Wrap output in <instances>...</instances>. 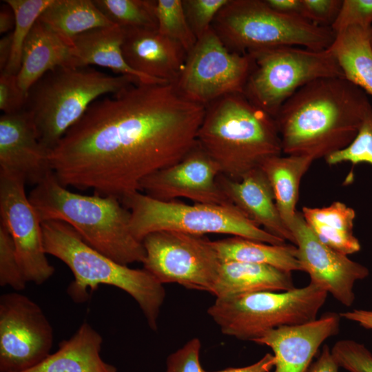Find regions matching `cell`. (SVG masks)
I'll return each instance as SVG.
<instances>
[{
	"mask_svg": "<svg viewBox=\"0 0 372 372\" xmlns=\"http://www.w3.org/2000/svg\"><path fill=\"white\" fill-rule=\"evenodd\" d=\"M205 107L171 83L133 84L89 106L52 150V172L65 187L102 196L141 192L195 145Z\"/></svg>",
	"mask_w": 372,
	"mask_h": 372,
	"instance_id": "6da1fadb",
	"label": "cell"
},
{
	"mask_svg": "<svg viewBox=\"0 0 372 372\" xmlns=\"http://www.w3.org/2000/svg\"><path fill=\"white\" fill-rule=\"evenodd\" d=\"M371 109L367 94L345 78L316 79L293 94L274 117L282 153L315 161L342 150Z\"/></svg>",
	"mask_w": 372,
	"mask_h": 372,
	"instance_id": "7a4b0ae2",
	"label": "cell"
},
{
	"mask_svg": "<svg viewBox=\"0 0 372 372\" xmlns=\"http://www.w3.org/2000/svg\"><path fill=\"white\" fill-rule=\"evenodd\" d=\"M28 198L41 222L68 224L87 245L121 264L144 261L143 242L131 231V213L118 198L72 192L53 172L34 187Z\"/></svg>",
	"mask_w": 372,
	"mask_h": 372,
	"instance_id": "3957f363",
	"label": "cell"
},
{
	"mask_svg": "<svg viewBox=\"0 0 372 372\" xmlns=\"http://www.w3.org/2000/svg\"><path fill=\"white\" fill-rule=\"evenodd\" d=\"M196 141L220 174L235 180L282 153L275 118L239 93L206 106Z\"/></svg>",
	"mask_w": 372,
	"mask_h": 372,
	"instance_id": "277c9868",
	"label": "cell"
},
{
	"mask_svg": "<svg viewBox=\"0 0 372 372\" xmlns=\"http://www.w3.org/2000/svg\"><path fill=\"white\" fill-rule=\"evenodd\" d=\"M47 255L64 262L74 280L67 289L76 303L87 300L100 285L115 287L129 294L138 304L148 326L158 329V319L165 298L163 285L149 271L121 264L87 245L68 224L59 220L41 222Z\"/></svg>",
	"mask_w": 372,
	"mask_h": 372,
	"instance_id": "5b68a950",
	"label": "cell"
},
{
	"mask_svg": "<svg viewBox=\"0 0 372 372\" xmlns=\"http://www.w3.org/2000/svg\"><path fill=\"white\" fill-rule=\"evenodd\" d=\"M138 83L129 75H110L89 67L59 66L30 88L25 110L32 118L40 142L52 151L93 102Z\"/></svg>",
	"mask_w": 372,
	"mask_h": 372,
	"instance_id": "8992f818",
	"label": "cell"
},
{
	"mask_svg": "<svg viewBox=\"0 0 372 372\" xmlns=\"http://www.w3.org/2000/svg\"><path fill=\"white\" fill-rule=\"evenodd\" d=\"M211 28L229 50L241 54L279 46L324 50L335 38L331 28L279 13L265 0H229Z\"/></svg>",
	"mask_w": 372,
	"mask_h": 372,
	"instance_id": "52a82bcc",
	"label": "cell"
},
{
	"mask_svg": "<svg viewBox=\"0 0 372 372\" xmlns=\"http://www.w3.org/2000/svg\"><path fill=\"white\" fill-rule=\"evenodd\" d=\"M121 200L131 213L132 234L141 242L151 233L174 231L199 236L227 234L272 245L286 243L258 226L233 204L162 201L141 192L127 194Z\"/></svg>",
	"mask_w": 372,
	"mask_h": 372,
	"instance_id": "ba28073f",
	"label": "cell"
},
{
	"mask_svg": "<svg viewBox=\"0 0 372 372\" xmlns=\"http://www.w3.org/2000/svg\"><path fill=\"white\" fill-rule=\"evenodd\" d=\"M327 294L309 282L286 291H262L216 298L207 313L223 334L253 342L268 330L316 320Z\"/></svg>",
	"mask_w": 372,
	"mask_h": 372,
	"instance_id": "9c48e42d",
	"label": "cell"
},
{
	"mask_svg": "<svg viewBox=\"0 0 372 372\" xmlns=\"http://www.w3.org/2000/svg\"><path fill=\"white\" fill-rule=\"evenodd\" d=\"M248 54L252 68L242 94L273 118L282 105L307 83L324 77L344 78L329 49L279 46Z\"/></svg>",
	"mask_w": 372,
	"mask_h": 372,
	"instance_id": "30bf717a",
	"label": "cell"
},
{
	"mask_svg": "<svg viewBox=\"0 0 372 372\" xmlns=\"http://www.w3.org/2000/svg\"><path fill=\"white\" fill-rule=\"evenodd\" d=\"M143 268L161 284L177 283L211 293L221 260L212 241L203 236L174 231L147 235Z\"/></svg>",
	"mask_w": 372,
	"mask_h": 372,
	"instance_id": "8fae6325",
	"label": "cell"
},
{
	"mask_svg": "<svg viewBox=\"0 0 372 372\" xmlns=\"http://www.w3.org/2000/svg\"><path fill=\"white\" fill-rule=\"evenodd\" d=\"M252 68L248 53L229 50L211 27L187 53L172 84L185 99L207 106L231 94H242Z\"/></svg>",
	"mask_w": 372,
	"mask_h": 372,
	"instance_id": "7c38bea8",
	"label": "cell"
},
{
	"mask_svg": "<svg viewBox=\"0 0 372 372\" xmlns=\"http://www.w3.org/2000/svg\"><path fill=\"white\" fill-rule=\"evenodd\" d=\"M53 328L40 306L14 291L0 297V372L30 369L50 353Z\"/></svg>",
	"mask_w": 372,
	"mask_h": 372,
	"instance_id": "4fadbf2b",
	"label": "cell"
},
{
	"mask_svg": "<svg viewBox=\"0 0 372 372\" xmlns=\"http://www.w3.org/2000/svg\"><path fill=\"white\" fill-rule=\"evenodd\" d=\"M25 185L21 177L0 169V225L10 234L26 281L41 285L55 269L47 258L41 222Z\"/></svg>",
	"mask_w": 372,
	"mask_h": 372,
	"instance_id": "5bb4252c",
	"label": "cell"
},
{
	"mask_svg": "<svg viewBox=\"0 0 372 372\" xmlns=\"http://www.w3.org/2000/svg\"><path fill=\"white\" fill-rule=\"evenodd\" d=\"M297 247L301 271L307 273L310 282L326 291L344 306L355 300V283L369 276V271L321 242L298 211L291 227Z\"/></svg>",
	"mask_w": 372,
	"mask_h": 372,
	"instance_id": "9a60e30c",
	"label": "cell"
},
{
	"mask_svg": "<svg viewBox=\"0 0 372 372\" xmlns=\"http://www.w3.org/2000/svg\"><path fill=\"white\" fill-rule=\"evenodd\" d=\"M216 163L196 141L178 163L148 176L141 183V192L162 201L185 198L194 203L231 204L221 190Z\"/></svg>",
	"mask_w": 372,
	"mask_h": 372,
	"instance_id": "2e32d148",
	"label": "cell"
},
{
	"mask_svg": "<svg viewBox=\"0 0 372 372\" xmlns=\"http://www.w3.org/2000/svg\"><path fill=\"white\" fill-rule=\"evenodd\" d=\"M50 150L40 142L26 110L0 117V169L37 185L52 172Z\"/></svg>",
	"mask_w": 372,
	"mask_h": 372,
	"instance_id": "e0dca14e",
	"label": "cell"
},
{
	"mask_svg": "<svg viewBox=\"0 0 372 372\" xmlns=\"http://www.w3.org/2000/svg\"><path fill=\"white\" fill-rule=\"evenodd\" d=\"M340 319L328 312L310 322L268 330L253 342L271 349L275 372H308L320 346L338 333Z\"/></svg>",
	"mask_w": 372,
	"mask_h": 372,
	"instance_id": "ac0fdd59",
	"label": "cell"
},
{
	"mask_svg": "<svg viewBox=\"0 0 372 372\" xmlns=\"http://www.w3.org/2000/svg\"><path fill=\"white\" fill-rule=\"evenodd\" d=\"M218 183L228 200L251 221L268 233L295 245L293 233L280 215L271 184L260 167L250 171L239 180L220 174Z\"/></svg>",
	"mask_w": 372,
	"mask_h": 372,
	"instance_id": "d6986e66",
	"label": "cell"
},
{
	"mask_svg": "<svg viewBox=\"0 0 372 372\" xmlns=\"http://www.w3.org/2000/svg\"><path fill=\"white\" fill-rule=\"evenodd\" d=\"M122 52L126 63L138 73L173 83L185 64L187 52L178 42L157 30L123 28Z\"/></svg>",
	"mask_w": 372,
	"mask_h": 372,
	"instance_id": "ffe728a7",
	"label": "cell"
},
{
	"mask_svg": "<svg viewBox=\"0 0 372 372\" xmlns=\"http://www.w3.org/2000/svg\"><path fill=\"white\" fill-rule=\"evenodd\" d=\"M123 37V28L116 25L95 28L77 35L72 40V66L96 65L118 74L133 76L141 83H167L141 74L128 65L122 52Z\"/></svg>",
	"mask_w": 372,
	"mask_h": 372,
	"instance_id": "44dd1931",
	"label": "cell"
},
{
	"mask_svg": "<svg viewBox=\"0 0 372 372\" xmlns=\"http://www.w3.org/2000/svg\"><path fill=\"white\" fill-rule=\"evenodd\" d=\"M103 338L88 322L81 324L59 349L35 366L22 372H117L101 356Z\"/></svg>",
	"mask_w": 372,
	"mask_h": 372,
	"instance_id": "7402d4cb",
	"label": "cell"
},
{
	"mask_svg": "<svg viewBox=\"0 0 372 372\" xmlns=\"http://www.w3.org/2000/svg\"><path fill=\"white\" fill-rule=\"evenodd\" d=\"M72 45L39 19L27 37L21 64L17 75L21 89L27 94L48 72L59 66H72Z\"/></svg>",
	"mask_w": 372,
	"mask_h": 372,
	"instance_id": "603a6c76",
	"label": "cell"
},
{
	"mask_svg": "<svg viewBox=\"0 0 372 372\" xmlns=\"http://www.w3.org/2000/svg\"><path fill=\"white\" fill-rule=\"evenodd\" d=\"M293 288L291 272L266 265L221 261L211 294L221 298L262 291H286Z\"/></svg>",
	"mask_w": 372,
	"mask_h": 372,
	"instance_id": "cb8c5ba5",
	"label": "cell"
},
{
	"mask_svg": "<svg viewBox=\"0 0 372 372\" xmlns=\"http://www.w3.org/2000/svg\"><path fill=\"white\" fill-rule=\"evenodd\" d=\"M372 27L351 26L335 34L329 50L346 79L372 96Z\"/></svg>",
	"mask_w": 372,
	"mask_h": 372,
	"instance_id": "d4e9b609",
	"label": "cell"
},
{
	"mask_svg": "<svg viewBox=\"0 0 372 372\" xmlns=\"http://www.w3.org/2000/svg\"><path fill=\"white\" fill-rule=\"evenodd\" d=\"M302 214L316 237L324 244L347 256L361 249L353 234L355 210L340 201L323 207H303Z\"/></svg>",
	"mask_w": 372,
	"mask_h": 372,
	"instance_id": "484cf974",
	"label": "cell"
},
{
	"mask_svg": "<svg viewBox=\"0 0 372 372\" xmlns=\"http://www.w3.org/2000/svg\"><path fill=\"white\" fill-rule=\"evenodd\" d=\"M313 161L307 156L279 155L267 158L260 166L271 184L280 215L290 230L297 213L300 183Z\"/></svg>",
	"mask_w": 372,
	"mask_h": 372,
	"instance_id": "4316f807",
	"label": "cell"
},
{
	"mask_svg": "<svg viewBox=\"0 0 372 372\" xmlns=\"http://www.w3.org/2000/svg\"><path fill=\"white\" fill-rule=\"evenodd\" d=\"M212 244L222 262L266 265L289 272L301 271L295 245H272L240 236L214 240Z\"/></svg>",
	"mask_w": 372,
	"mask_h": 372,
	"instance_id": "83f0119b",
	"label": "cell"
},
{
	"mask_svg": "<svg viewBox=\"0 0 372 372\" xmlns=\"http://www.w3.org/2000/svg\"><path fill=\"white\" fill-rule=\"evenodd\" d=\"M39 20L72 45V40L87 31L113 24L91 0H53Z\"/></svg>",
	"mask_w": 372,
	"mask_h": 372,
	"instance_id": "f1b7e54d",
	"label": "cell"
},
{
	"mask_svg": "<svg viewBox=\"0 0 372 372\" xmlns=\"http://www.w3.org/2000/svg\"><path fill=\"white\" fill-rule=\"evenodd\" d=\"M113 24L122 28L157 30L156 0H94Z\"/></svg>",
	"mask_w": 372,
	"mask_h": 372,
	"instance_id": "f546056e",
	"label": "cell"
},
{
	"mask_svg": "<svg viewBox=\"0 0 372 372\" xmlns=\"http://www.w3.org/2000/svg\"><path fill=\"white\" fill-rule=\"evenodd\" d=\"M13 10L15 24L12 30V50L10 61L1 73L17 75L24 42L41 13L53 0H6Z\"/></svg>",
	"mask_w": 372,
	"mask_h": 372,
	"instance_id": "4dcf8cb0",
	"label": "cell"
},
{
	"mask_svg": "<svg viewBox=\"0 0 372 372\" xmlns=\"http://www.w3.org/2000/svg\"><path fill=\"white\" fill-rule=\"evenodd\" d=\"M157 31L180 43L189 52L197 42L187 20L182 0H157Z\"/></svg>",
	"mask_w": 372,
	"mask_h": 372,
	"instance_id": "1f68e13d",
	"label": "cell"
},
{
	"mask_svg": "<svg viewBox=\"0 0 372 372\" xmlns=\"http://www.w3.org/2000/svg\"><path fill=\"white\" fill-rule=\"evenodd\" d=\"M324 159L329 165L343 163H349L353 165L360 163L372 165V109L366 115L351 143Z\"/></svg>",
	"mask_w": 372,
	"mask_h": 372,
	"instance_id": "d6a6232c",
	"label": "cell"
},
{
	"mask_svg": "<svg viewBox=\"0 0 372 372\" xmlns=\"http://www.w3.org/2000/svg\"><path fill=\"white\" fill-rule=\"evenodd\" d=\"M27 282L10 234L0 225V285L20 291L25 288Z\"/></svg>",
	"mask_w": 372,
	"mask_h": 372,
	"instance_id": "836d02e7",
	"label": "cell"
},
{
	"mask_svg": "<svg viewBox=\"0 0 372 372\" xmlns=\"http://www.w3.org/2000/svg\"><path fill=\"white\" fill-rule=\"evenodd\" d=\"M331 350L339 367L348 372H372V353L364 344L344 339L336 342Z\"/></svg>",
	"mask_w": 372,
	"mask_h": 372,
	"instance_id": "e575fe53",
	"label": "cell"
},
{
	"mask_svg": "<svg viewBox=\"0 0 372 372\" xmlns=\"http://www.w3.org/2000/svg\"><path fill=\"white\" fill-rule=\"evenodd\" d=\"M182 1L188 23L198 39L211 27L216 16L229 0Z\"/></svg>",
	"mask_w": 372,
	"mask_h": 372,
	"instance_id": "d590c367",
	"label": "cell"
},
{
	"mask_svg": "<svg viewBox=\"0 0 372 372\" xmlns=\"http://www.w3.org/2000/svg\"><path fill=\"white\" fill-rule=\"evenodd\" d=\"M372 27V0H342L331 28L336 34L351 26Z\"/></svg>",
	"mask_w": 372,
	"mask_h": 372,
	"instance_id": "8d00e7d4",
	"label": "cell"
},
{
	"mask_svg": "<svg viewBox=\"0 0 372 372\" xmlns=\"http://www.w3.org/2000/svg\"><path fill=\"white\" fill-rule=\"evenodd\" d=\"M201 343L198 338L187 342L169 355L165 372H205L199 360Z\"/></svg>",
	"mask_w": 372,
	"mask_h": 372,
	"instance_id": "74e56055",
	"label": "cell"
},
{
	"mask_svg": "<svg viewBox=\"0 0 372 372\" xmlns=\"http://www.w3.org/2000/svg\"><path fill=\"white\" fill-rule=\"evenodd\" d=\"M302 16L310 22L331 28L340 10L342 0H301Z\"/></svg>",
	"mask_w": 372,
	"mask_h": 372,
	"instance_id": "f35d334b",
	"label": "cell"
},
{
	"mask_svg": "<svg viewBox=\"0 0 372 372\" xmlns=\"http://www.w3.org/2000/svg\"><path fill=\"white\" fill-rule=\"evenodd\" d=\"M26 101L27 94L19 87L17 75L1 73L0 110L3 114H12L24 110Z\"/></svg>",
	"mask_w": 372,
	"mask_h": 372,
	"instance_id": "ab89813d",
	"label": "cell"
},
{
	"mask_svg": "<svg viewBox=\"0 0 372 372\" xmlns=\"http://www.w3.org/2000/svg\"><path fill=\"white\" fill-rule=\"evenodd\" d=\"M339 366L327 344L322 349L319 357L312 364L308 372H338Z\"/></svg>",
	"mask_w": 372,
	"mask_h": 372,
	"instance_id": "60d3db41",
	"label": "cell"
},
{
	"mask_svg": "<svg viewBox=\"0 0 372 372\" xmlns=\"http://www.w3.org/2000/svg\"><path fill=\"white\" fill-rule=\"evenodd\" d=\"M275 364L276 358L274 355L271 353H267L258 362L247 366L228 368L217 371H205V372H269L275 366Z\"/></svg>",
	"mask_w": 372,
	"mask_h": 372,
	"instance_id": "b9f144b4",
	"label": "cell"
},
{
	"mask_svg": "<svg viewBox=\"0 0 372 372\" xmlns=\"http://www.w3.org/2000/svg\"><path fill=\"white\" fill-rule=\"evenodd\" d=\"M265 1L271 9L279 13L302 17L301 0H265Z\"/></svg>",
	"mask_w": 372,
	"mask_h": 372,
	"instance_id": "7bdbcfd3",
	"label": "cell"
},
{
	"mask_svg": "<svg viewBox=\"0 0 372 372\" xmlns=\"http://www.w3.org/2000/svg\"><path fill=\"white\" fill-rule=\"evenodd\" d=\"M341 318L355 322L362 327L372 330V310L353 309L340 313Z\"/></svg>",
	"mask_w": 372,
	"mask_h": 372,
	"instance_id": "ee69618b",
	"label": "cell"
},
{
	"mask_svg": "<svg viewBox=\"0 0 372 372\" xmlns=\"http://www.w3.org/2000/svg\"><path fill=\"white\" fill-rule=\"evenodd\" d=\"M15 16L12 8L3 1L0 8V33L8 34L14 30Z\"/></svg>",
	"mask_w": 372,
	"mask_h": 372,
	"instance_id": "f6af8a7d",
	"label": "cell"
},
{
	"mask_svg": "<svg viewBox=\"0 0 372 372\" xmlns=\"http://www.w3.org/2000/svg\"><path fill=\"white\" fill-rule=\"evenodd\" d=\"M12 50V32L6 34L0 40V70L6 68Z\"/></svg>",
	"mask_w": 372,
	"mask_h": 372,
	"instance_id": "bcb514c9",
	"label": "cell"
},
{
	"mask_svg": "<svg viewBox=\"0 0 372 372\" xmlns=\"http://www.w3.org/2000/svg\"><path fill=\"white\" fill-rule=\"evenodd\" d=\"M370 43H371V48H372V28H371V34H370Z\"/></svg>",
	"mask_w": 372,
	"mask_h": 372,
	"instance_id": "7dc6e473",
	"label": "cell"
}]
</instances>
